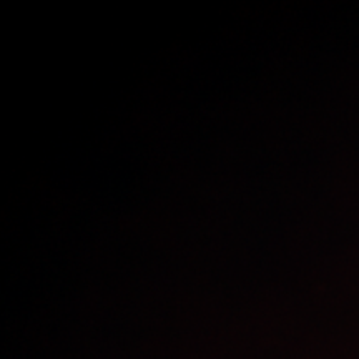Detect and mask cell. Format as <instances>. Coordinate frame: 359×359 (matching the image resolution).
I'll return each mask as SVG.
<instances>
[]
</instances>
